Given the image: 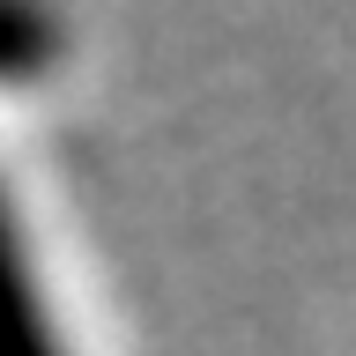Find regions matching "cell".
<instances>
[{"mask_svg":"<svg viewBox=\"0 0 356 356\" xmlns=\"http://www.w3.org/2000/svg\"><path fill=\"white\" fill-rule=\"evenodd\" d=\"M0 356H60L52 341V319H44L38 275H30V252L15 238V216L0 200Z\"/></svg>","mask_w":356,"mask_h":356,"instance_id":"1","label":"cell"},{"mask_svg":"<svg viewBox=\"0 0 356 356\" xmlns=\"http://www.w3.org/2000/svg\"><path fill=\"white\" fill-rule=\"evenodd\" d=\"M60 60V15L44 0H0V82H38Z\"/></svg>","mask_w":356,"mask_h":356,"instance_id":"2","label":"cell"}]
</instances>
